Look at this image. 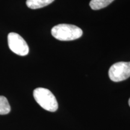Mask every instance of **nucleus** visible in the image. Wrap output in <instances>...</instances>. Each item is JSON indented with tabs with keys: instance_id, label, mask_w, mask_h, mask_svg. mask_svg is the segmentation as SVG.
<instances>
[{
	"instance_id": "1",
	"label": "nucleus",
	"mask_w": 130,
	"mask_h": 130,
	"mask_svg": "<svg viewBox=\"0 0 130 130\" xmlns=\"http://www.w3.org/2000/svg\"><path fill=\"white\" fill-rule=\"evenodd\" d=\"M53 36L61 41H70L77 39L83 35L80 28L70 24H58L51 30Z\"/></svg>"
},
{
	"instance_id": "2",
	"label": "nucleus",
	"mask_w": 130,
	"mask_h": 130,
	"mask_svg": "<svg viewBox=\"0 0 130 130\" xmlns=\"http://www.w3.org/2000/svg\"><path fill=\"white\" fill-rule=\"evenodd\" d=\"M36 101L47 111L54 112L58 109V102L53 93L48 89L38 87L33 91Z\"/></svg>"
},
{
	"instance_id": "3",
	"label": "nucleus",
	"mask_w": 130,
	"mask_h": 130,
	"mask_svg": "<svg viewBox=\"0 0 130 130\" xmlns=\"http://www.w3.org/2000/svg\"><path fill=\"white\" fill-rule=\"evenodd\" d=\"M108 75L114 82H119L130 77V61H121L115 63L110 67Z\"/></svg>"
},
{
	"instance_id": "4",
	"label": "nucleus",
	"mask_w": 130,
	"mask_h": 130,
	"mask_svg": "<svg viewBox=\"0 0 130 130\" xmlns=\"http://www.w3.org/2000/svg\"><path fill=\"white\" fill-rule=\"evenodd\" d=\"M8 44L11 51L21 56H27L29 53V47L25 40L16 32L8 35Z\"/></svg>"
},
{
	"instance_id": "5",
	"label": "nucleus",
	"mask_w": 130,
	"mask_h": 130,
	"mask_svg": "<svg viewBox=\"0 0 130 130\" xmlns=\"http://www.w3.org/2000/svg\"><path fill=\"white\" fill-rule=\"evenodd\" d=\"M54 0H27V7L31 9H37L44 7L52 3Z\"/></svg>"
},
{
	"instance_id": "6",
	"label": "nucleus",
	"mask_w": 130,
	"mask_h": 130,
	"mask_svg": "<svg viewBox=\"0 0 130 130\" xmlns=\"http://www.w3.org/2000/svg\"><path fill=\"white\" fill-rule=\"evenodd\" d=\"M114 0H91L89 5L91 9L96 10L107 7Z\"/></svg>"
},
{
	"instance_id": "7",
	"label": "nucleus",
	"mask_w": 130,
	"mask_h": 130,
	"mask_svg": "<svg viewBox=\"0 0 130 130\" xmlns=\"http://www.w3.org/2000/svg\"><path fill=\"white\" fill-rule=\"evenodd\" d=\"M11 110L7 99L4 96H0V115H7Z\"/></svg>"
},
{
	"instance_id": "8",
	"label": "nucleus",
	"mask_w": 130,
	"mask_h": 130,
	"mask_svg": "<svg viewBox=\"0 0 130 130\" xmlns=\"http://www.w3.org/2000/svg\"><path fill=\"white\" fill-rule=\"evenodd\" d=\"M128 104H129V107H130V98H129V101H128Z\"/></svg>"
}]
</instances>
